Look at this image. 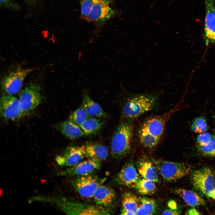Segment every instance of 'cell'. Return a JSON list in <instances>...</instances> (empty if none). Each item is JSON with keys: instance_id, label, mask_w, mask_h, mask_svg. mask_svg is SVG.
I'll use <instances>...</instances> for the list:
<instances>
[{"instance_id": "1", "label": "cell", "mask_w": 215, "mask_h": 215, "mask_svg": "<svg viewBox=\"0 0 215 215\" xmlns=\"http://www.w3.org/2000/svg\"><path fill=\"white\" fill-rule=\"evenodd\" d=\"M174 110L163 115L151 117L144 122L138 131L139 142L143 147L151 149L157 145L166 123Z\"/></svg>"}, {"instance_id": "2", "label": "cell", "mask_w": 215, "mask_h": 215, "mask_svg": "<svg viewBox=\"0 0 215 215\" xmlns=\"http://www.w3.org/2000/svg\"><path fill=\"white\" fill-rule=\"evenodd\" d=\"M44 202L55 205L67 214L107 215L110 212L108 209L74 201L62 196H45Z\"/></svg>"}, {"instance_id": "3", "label": "cell", "mask_w": 215, "mask_h": 215, "mask_svg": "<svg viewBox=\"0 0 215 215\" xmlns=\"http://www.w3.org/2000/svg\"><path fill=\"white\" fill-rule=\"evenodd\" d=\"M158 96L155 93L133 95L128 98L122 108V114L125 121L131 122L153 108Z\"/></svg>"}, {"instance_id": "4", "label": "cell", "mask_w": 215, "mask_h": 215, "mask_svg": "<svg viewBox=\"0 0 215 215\" xmlns=\"http://www.w3.org/2000/svg\"><path fill=\"white\" fill-rule=\"evenodd\" d=\"M133 135V128L131 122L125 121L118 125L110 142V152L113 157L122 159L130 153Z\"/></svg>"}, {"instance_id": "5", "label": "cell", "mask_w": 215, "mask_h": 215, "mask_svg": "<svg viewBox=\"0 0 215 215\" xmlns=\"http://www.w3.org/2000/svg\"><path fill=\"white\" fill-rule=\"evenodd\" d=\"M152 162L163 179L168 182H175L186 176L192 167L185 163L171 162L153 158Z\"/></svg>"}, {"instance_id": "6", "label": "cell", "mask_w": 215, "mask_h": 215, "mask_svg": "<svg viewBox=\"0 0 215 215\" xmlns=\"http://www.w3.org/2000/svg\"><path fill=\"white\" fill-rule=\"evenodd\" d=\"M191 180L196 190L215 200V176L210 168L205 167L194 171L191 174Z\"/></svg>"}, {"instance_id": "7", "label": "cell", "mask_w": 215, "mask_h": 215, "mask_svg": "<svg viewBox=\"0 0 215 215\" xmlns=\"http://www.w3.org/2000/svg\"><path fill=\"white\" fill-rule=\"evenodd\" d=\"M19 99L24 115L34 110L42 101L39 86L33 84L27 87L21 92Z\"/></svg>"}, {"instance_id": "8", "label": "cell", "mask_w": 215, "mask_h": 215, "mask_svg": "<svg viewBox=\"0 0 215 215\" xmlns=\"http://www.w3.org/2000/svg\"><path fill=\"white\" fill-rule=\"evenodd\" d=\"M99 179L90 174L77 176L71 181L74 190L82 197L92 198L98 187L101 185Z\"/></svg>"}, {"instance_id": "9", "label": "cell", "mask_w": 215, "mask_h": 215, "mask_svg": "<svg viewBox=\"0 0 215 215\" xmlns=\"http://www.w3.org/2000/svg\"><path fill=\"white\" fill-rule=\"evenodd\" d=\"M33 69H19L10 73L2 79L1 83L3 90L8 95H13L21 90L23 81Z\"/></svg>"}, {"instance_id": "10", "label": "cell", "mask_w": 215, "mask_h": 215, "mask_svg": "<svg viewBox=\"0 0 215 215\" xmlns=\"http://www.w3.org/2000/svg\"><path fill=\"white\" fill-rule=\"evenodd\" d=\"M86 157L84 145L70 146L67 147L55 159L58 165L67 168L72 166L82 161Z\"/></svg>"}, {"instance_id": "11", "label": "cell", "mask_w": 215, "mask_h": 215, "mask_svg": "<svg viewBox=\"0 0 215 215\" xmlns=\"http://www.w3.org/2000/svg\"><path fill=\"white\" fill-rule=\"evenodd\" d=\"M140 179L131 158L125 163L116 175L115 181L117 185L135 189Z\"/></svg>"}, {"instance_id": "12", "label": "cell", "mask_w": 215, "mask_h": 215, "mask_svg": "<svg viewBox=\"0 0 215 215\" xmlns=\"http://www.w3.org/2000/svg\"><path fill=\"white\" fill-rule=\"evenodd\" d=\"M101 162L96 159H87L72 166L67 168L60 171L59 174L67 177H73L91 174L100 169Z\"/></svg>"}, {"instance_id": "13", "label": "cell", "mask_w": 215, "mask_h": 215, "mask_svg": "<svg viewBox=\"0 0 215 215\" xmlns=\"http://www.w3.org/2000/svg\"><path fill=\"white\" fill-rule=\"evenodd\" d=\"M0 113L3 118L12 121L19 119L24 115L19 99L13 95H8L1 98Z\"/></svg>"}, {"instance_id": "14", "label": "cell", "mask_w": 215, "mask_h": 215, "mask_svg": "<svg viewBox=\"0 0 215 215\" xmlns=\"http://www.w3.org/2000/svg\"><path fill=\"white\" fill-rule=\"evenodd\" d=\"M93 5L87 18L91 22L105 21L113 16L115 12L110 6L112 0H93Z\"/></svg>"}, {"instance_id": "15", "label": "cell", "mask_w": 215, "mask_h": 215, "mask_svg": "<svg viewBox=\"0 0 215 215\" xmlns=\"http://www.w3.org/2000/svg\"><path fill=\"white\" fill-rule=\"evenodd\" d=\"M204 39L206 45L215 43V6L214 0H205Z\"/></svg>"}, {"instance_id": "16", "label": "cell", "mask_w": 215, "mask_h": 215, "mask_svg": "<svg viewBox=\"0 0 215 215\" xmlns=\"http://www.w3.org/2000/svg\"><path fill=\"white\" fill-rule=\"evenodd\" d=\"M92 198L97 205L108 207L114 203L116 194L114 190L110 187L101 185L95 191Z\"/></svg>"}, {"instance_id": "17", "label": "cell", "mask_w": 215, "mask_h": 215, "mask_svg": "<svg viewBox=\"0 0 215 215\" xmlns=\"http://www.w3.org/2000/svg\"><path fill=\"white\" fill-rule=\"evenodd\" d=\"M136 167L139 174L143 178L156 183L159 182V173L152 162L145 157H142L137 162Z\"/></svg>"}, {"instance_id": "18", "label": "cell", "mask_w": 215, "mask_h": 215, "mask_svg": "<svg viewBox=\"0 0 215 215\" xmlns=\"http://www.w3.org/2000/svg\"><path fill=\"white\" fill-rule=\"evenodd\" d=\"M81 106L90 117L99 118L108 117L107 114L100 105L91 98L86 90L84 91Z\"/></svg>"}, {"instance_id": "19", "label": "cell", "mask_w": 215, "mask_h": 215, "mask_svg": "<svg viewBox=\"0 0 215 215\" xmlns=\"http://www.w3.org/2000/svg\"><path fill=\"white\" fill-rule=\"evenodd\" d=\"M86 157L100 162L105 160L108 155V150L104 145L97 142H88L84 145Z\"/></svg>"}, {"instance_id": "20", "label": "cell", "mask_w": 215, "mask_h": 215, "mask_svg": "<svg viewBox=\"0 0 215 215\" xmlns=\"http://www.w3.org/2000/svg\"><path fill=\"white\" fill-rule=\"evenodd\" d=\"M56 127L65 137L72 140L85 135L79 125L68 120L60 123Z\"/></svg>"}, {"instance_id": "21", "label": "cell", "mask_w": 215, "mask_h": 215, "mask_svg": "<svg viewBox=\"0 0 215 215\" xmlns=\"http://www.w3.org/2000/svg\"><path fill=\"white\" fill-rule=\"evenodd\" d=\"M171 191L180 196L189 206L195 207L205 205L204 199L198 194L189 190L182 188H176Z\"/></svg>"}, {"instance_id": "22", "label": "cell", "mask_w": 215, "mask_h": 215, "mask_svg": "<svg viewBox=\"0 0 215 215\" xmlns=\"http://www.w3.org/2000/svg\"><path fill=\"white\" fill-rule=\"evenodd\" d=\"M157 201L154 199L145 196L139 197L138 208L136 215H153L158 209Z\"/></svg>"}, {"instance_id": "23", "label": "cell", "mask_w": 215, "mask_h": 215, "mask_svg": "<svg viewBox=\"0 0 215 215\" xmlns=\"http://www.w3.org/2000/svg\"><path fill=\"white\" fill-rule=\"evenodd\" d=\"M100 119L89 117L80 125L85 135L95 134L102 128L104 123Z\"/></svg>"}, {"instance_id": "24", "label": "cell", "mask_w": 215, "mask_h": 215, "mask_svg": "<svg viewBox=\"0 0 215 215\" xmlns=\"http://www.w3.org/2000/svg\"><path fill=\"white\" fill-rule=\"evenodd\" d=\"M122 209L136 212L139 205V197L133 193L127 191L122 197Z\"/></svg>"}, {"instance_id": "25", "label": "cell", "mask_w": 215, "mask_h": 215, "mask_svg": "<svg viewBox=\"0 0 215 215\" xmlns=\"http://www.w3.org/2000/svg\"><path fill=\"white\" fill-rule=\"evenodd\" d=\"M155 182L143 178H140L135 189L140 194L145 196L153 194L155 192L156 186Z\"/></svg>"}, {"instance_id": "26", "label": "cell", "mask_w": 215, "mask_h": 215, "mask_svg": "<svg viewBox=\"0 0 215 215\" xmlns=\"http://www.w3.org/2000/svg\"><path fill=\"white\" fill-rule=\"evenodd\" d=\"M89 117L85 110L81 106L70 114L68 120L80 126Z\"/></svg>"}, {"instance_id": "27", "label": "cell", "mask_w": 215, "mask_h": 215, "mask_svg": "<svg viewBox=\"0 0 215 215\" xmlns=\"http://www.w3.org/2000/svg\"><path fill=\"white\" fill-rule=\"evenodd\" d=\"M198 152L205 156H215V136H212L209 142L207 145H197Z\"/></svg>"}, {"instance_id": "28", "label": "cell", "mask_w": 215, "mask_h": 215, "mask_svg": "<svg viewBox=\"0 0 215 215\" xmlns=\"http://www.w3.org/2000/svg\"><path fill=\"white\" fill-rule=\"evenodd\" d=\"M207 129L208 126L206 120L202 117L196 118L191 126V130L196 133H203L206 131Z\"/></svg>"}, {"instance_id": "29", "label": "cell", "mask_w": 215, "mask_h": 215, "mask_svg": "<svg viewBox=\"0 0 215 215\" xmlns=\"http://www.w3.org/2000/svg\"><path fill=\"white\" fill-rule=\"evenodd\" d=\"M93 4V0H81V12L83 17L87 19Z\"/></svg>"}, {"instance_id": "30", "label": "cell", "mask_w": 215, "mask_h": 215, "mask_svg": "<svg viewBox=\"0 0 215 215\" xmlns=\"http://www.w3.org/2000/svg\"><path fill=\"white\" fill-rule=\"evenodd\" d=\"M212 136L209 133L204 132L199 135L196 139L197 145H205L210 142Z\"/></svg>"}, {"instance_id": "31", "label": "cell", "mask_w": 215, "mask_h": 215, "mask_svg": "<svg viewBox=\"0 0 215 215\" xmlns=\"http://www.w3.org/2000/svg\"><path fill=\"white\" fill-rule=\"evenodd\" d=\"M1 6L12 7L14 9L17 8V5L12 3L11 0H0Z\"/></svg>"}, {"instance_id": "32", "label": "cell", "mask_w": 215, "mask_h": 215, "mask_svg": "<svg viewBox=\"0 0 215 215\" xmlns=\"http://www.w3.org/2000/svg\"><path fill=\"white\" fill-rule=\"evenodd\" d=\"M180 213L178 209H173L169 208L165 209L161 214L162 215H179Z\"/></svg>"}, {"instance_id": "33", "label": "cell", "mask_w": 215, "mask_h": 215, "mask_svg": "<svg viewBox=\"0 0 215 215\" xmlns=\"http://www.w3.org/2000/svg\"><path fill=\"white\" fill-rule=\"evenodd\" d=\"M168 208L173 209H178L177 208V204L173 200H171L169 201L168 203Z\"/></svg>"}, {"instance_id": "34", "label": "cell", "mask_w": 215, "mask_h": 215, "mask_svg": "<svg viewBox=\"0 0 215 215\" xmlns=\"http://www.w3.org/2000/svg\"><path fill=\"white\" fill-rule=\"evenodd\" d=\"M120 214L124 215H136V213L135 212L122 209Z\"/></svg>"}, {"instance_id": "35", "label": "cell", "mask_w": 215, "mask_h": 215, "mask_svg": "<svg viewBox=\"0 0 215 215\" xmlns=\"http://www.w3.org/2000/svg\"><path fill=\"white\" fill-rule=\"evenodd\" d=\"M195 209H192L188 211V214H200L198 213Z\"/></svg>"}, {"instance_id": "36", "label": "cell", "mask_w": 215, "mask_h": 215, "mask_svg": "<svg viewBox=\"0 0 215 215\" xmlns=\"http://www.w3.org/2000/svg\"></svg>"}]
</instances>
